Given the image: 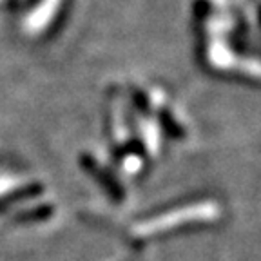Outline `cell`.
<instances>
[{
	"label": "cell",
	"instance_id": "obj_1",
	"mask_svg": "<svg viewBox=\"0 0 261 261\" xmlns=\"http://www.w3.org/2000/svg\"><path fill=\"white\" fill-rule=\"evenodd\" d=\"M216 214V207L211 205H194L189 208H179V211H172L165 216H162L160 220L147 221L140 227V234L142 236H152V234H160V230L163 228H172L178 227L181 223H191V221L201 220V216H214Z\"/></svg>",
	"mask_w": 261,
	"mask_h": 261
}]
</instances>
